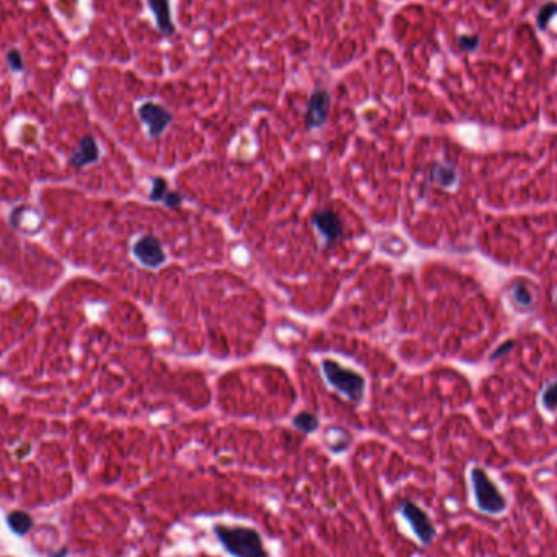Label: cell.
<instances>
[{"instance_id": "cell-1", "label": "cell", "mask_w": 557, "mask_h": 557, "mask_svg": "<svg viewBox=\"0 0 557 557\" xmlns=\"http://www.w3.org/2000/svg\"><path fill=\"white\" fill-rule=\"evenodd\" d=\"M469 484L474 507L489 517H502L508 510V499L490 474L482 466L469 469Z\"/></svg>"}, {"instance_id": "cell-2", "label": "cell", "mask_w": 557, "mask_h": 557, "mask_svg": "<svg viewBox=\"0 0 557 557\" xmlns=\"http://www.w3.org/2000/svg\"><path fill=\"white\" fill-rule=\"evenodd\" d=\"M215 538L233 557H269L263 538L254 528L243 525H215Z\"/></svg>"}, {"instance_id": "cell-3", "label": "cell", "mask_w": 557, "mask_h": 557, "mask_svg": "<svg viewBox=\"0 0 557 557\" xmlns=\"http://www.w3.org/2000/svg\"><path fill=\"white\" fill-rule=\"evenodd\" d=\"M323 372L331 385L336 386L341 393L346 394L352 401H359L364 396L365 380L360 373L344 368L334 360H324Z\"/></svg>"}, {"instance_id": "cell-4", "label": "cell", "mask_w": 557, "mask_h": 557, "mask_svg": "<svg viewBox=\"0 0 557 557\" xmlns=\"http://www.w3.org/2000/svg\"><path fill=\"white\" fill-rule=\"evenodd\" d=\"M399 513L403 515V519L407 521V525L411 526L412 533L414 536L419 539L420 545L430 546L434 543L435 536H437V528H435L432 519L429 517V513L424 510V508L417 506L412 500H401L399 503Z\"/></svg>"}, {"instance_id": "cell-5", "label": "cell", "mask_w": 557, "mask_h": 557, "mask_svg": "<svg viewBox=\"0 0 557 557\" xmlns=\"http://www.w3.org/2000/svg\"><path fill=\"white\" fill-rule=\"evenodd\" d=\"M139 116H141L143 124L149 129L150 137L162 136L168 126L173 123L171 111H168L167 108L162 106V104L154 102L143 103L142 106L139 108Z\"/></svg>"}, {"instance_id": "cell-6", "label": "cell", "mask_w": 557, "mask_h": 557, "mask_svg": "<svg viewBox=\"0 0 557 557\" xmlns=\"http://www.w3.org/2000/svg\"><path fill=\"white\" fill-rule=\"evenodd\" d=\"M331 97L324 88H316L311 93L307 108V128L318 129L328 123Z\"/></svg>"}, {"instance_id": "cell-7", "label": "cell", "mask_w": 557, "mask_h": 557, "mask_svg": "<svg viewBox=\"0 0 557 557\" xmlns=\"http://www.w3.org/2000/svg\"><path fill=\"white\" fill-rule=\"evenodd\" d=\"M134 254L147 268L162 266L167 259L160 241L155 237H143L134 245Z\"/></svg>"}, {"instance_id": "cell-8", "label": "cell", "mask_w": 557, "mask_h": 557, "mask_svg": "<svg viewBox=\"0 0 557 557\" xmlns=\"http://www.w3.org/2000/svg\"><path fill=\"white\" fill-rule=\"evenodd\" d=\"M150 12L154 13L156 28L162 36L169 38L176 33V26L173 25L171 12H169V0H147Z\"/></svg>"}, {"instance_id": "cell-9", "label": "cell", "mask_w": 557, "mask_h": 557, "mask_svg": "<svg viewBox=\"0 0 557 557\" xmlns=\"http://www.w3.org/2000/svg\"><path fill=\"white\" fill-rule=\"evenodd\" d=\"M313 224L320 230L321 235L326 238V241L331 243L342 235L341 222L337 215L331 211H320L313 215Z\"/></svg>"}, {"instance_id": "cell-10", "label": "cell", "mask_w": 557, "mask_h": 557, "mask_svg": "<svg viewBox=\"0 0 557 557\" xmlns=\"http://www.w3.org/2000/svg\"><path fill=\"white\" fill-rule=\"evenodd\" d=\"M99 156L98 145L97 142L93 141V137L86 136L78 143V149L75 154L72 155L71 165L75 168H84L85 165H88L91 162H97Z\"/></svg>"}, {"instance_id": "cell-11", "label": "cell", "mask_w": 557, "mask_h": 557, "mask_svg": "<svg viewBox=\"0 0 557 557\" xmlns=\"http://www.w3.org/2000/svg\"><path fill=\"white\" fill-rule=\"evenodd\" d=\"M432 180L437 181L442 186H451L456 181V175L453 169L443 167V165H435L432 171Z\"/></svg>"}, {"instance_id": "cell-12", "label": "cell", "mask_w": 557, "mask_h": 557, "mask_svg": "<svg viewBox=\"0 0 557 557\" xmlns=\"http://www.w3.org/2000/svg\"><path fill=\"white\" fill-rule=\"evenodd\" d=\"M295 427L303 430V432L311 434L318 429V419L310 412H300V414L294 419Z\"/></svg>"}, {"instance_id": "cell-13", "label": "cell", "mask_w": 557, "mask_h": 557, "mask_svg": "<svg viewBox=\"0 0 557 557\" xmlns=\"http://www.w3.org/2000/svg\"><path fill=\"white\" fill-rule=\"evenodd\" d=\"M554 15H557V3L554 2H547L539 8L538 12V16H536V23H538V28L539 29H545L547 23H549L551 19Z\"/></svg>"}, {"instance_id": "cell-14", "label": "cell", "mask_w": 557, "mask_h": 557, "mask_svg": "<svg viewBox=\"0 0 557 557\" xmlns=\"http://www.w3.org/2000/svg\"><path fill=\"white\" fill-rule=\"evenodd\" d=\"M543 406L551 412L557 409V381L552 383L551 386H547L545 393H543Z\"/></svg>"}, {"instance_id": "cell-15", "label": "cell", "mask_w": 557, "mask_h": 557, "mask_svg": "<svg viewBox=\"0 0 557 557\" xmlns=\"http://www.w3.org/2000/svg\"><path fill=\"white\" fill-rule=\"evenodd\" d=\"M167 181L162 180V178H156L154 180V189L150 193L152 201H165L167 198Z\"/></svg>"}, {"instance_id": "cell-16", "label": "cell", "mask_w": 557, "mask_h": 557, "mask_svg": "<svg viewBox=\"0 0 557 557\" xmlns=\"http://www.w3.org/2000/svg\"><path fill=\"white\" fill-rule=\"evenodd\" d=\"M479 46V36L473 34V36H468V34H463V36L458 38V47L464 52H471L474 49H477Z\"/></svg>"}, {"instance_id": "cell-17", "label": "cell", "mask_w": 557, "mask_h": 557, "mask_svg": "<svg viewBox=\"0 0 557 557\" xmlns=\"http://www.w3.org/2000/svg\"><path fill=\"white\" fill-rule=\"evenodd\" d=\"M513 298H515V302L521 305V307H528V305L532 303V294L526 290V287L523 284H519L513 289Z\"/></svg>"}, {"instance_id": "cell-18", "label": "cell", "mask_w": 557, "mask_h": 557, "mask_svg": "<svg viewBox=\"0 0 557 557\" xmlns=\"http://www.w3.org/2000/svg\"><path fill=\"white\" fill-rule=\"evenodd\" d=\"M165 202H167L168 207H178L181 204V195L178 193H168L167 198H165Z\"/></svg>"}, {"instance_id": "cell-19", "label": "cell", "mask_w": 557, "mask_h": 557, "mask_svg": "<svg viewBox=\"0 0 557 557\" xmlns=\"http://www.w3.org/2000/svg\"><path fill=\"white\" fill-rule=\"evenodd\" d=\"M8 62L13 69H16V71H20L21 69V59H20V54L16 51H12L10 54H8Z\"/></svg>"}, {"instance_id": "cell-20", "label": "cell", "mask_w": 557, "mask_h": 557, "mask_svg": "<svg viewBox=\"0 0 557 557\" xmlns=\"http://www.w3.org/2000/svg\"><path fill=\"white\" fill-rule=\"evenodd\" d=\"M512 349V342H507V346H503V347H500V349L495 352V354L493 355V359H497V357L500 355V354H503V352H507V351H510Z\"/></svg>"}]
</instances>
